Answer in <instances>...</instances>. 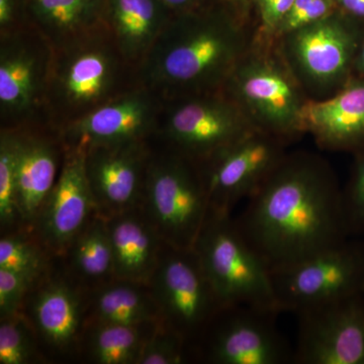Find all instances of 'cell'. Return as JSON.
Listing matches in <instances>:
<instances>
[{"instance_id":"cell-10","label":"cell","mask_w":364,"mask_h":364,"mask_svg":"<svg viewBox=\"0 0 364 364\" xmlns=\"http://www.w3.org/2000/svg\"><path fill=\"white\" fill-rule=\"evenodd\" d=\"M149 287L163 322L186 342L200 339L223 306L193 248L164 244Z\"/></svg>"},{"instance_id":"cell-27","label":"cell","mask_w":364,"mask_h":364,"mask_svg":"<svg viewBox=\"0 0 364 364\" xmlns=\"http://www.w3.org/2000/svg\"><path fill=\"white\" fill-rule=\"evenodd\" d=\"M18 148V130L0 129V225L2 231L21 222L16 200Z\"/></svg>"},{"instance_id":"cell-20","label":"cell","mask_w":364,"mask_h":364,"mask_svg":"<svg viewBox=\"0 0 364 364\" xmlns=\"http://www.w3.org/2000/svg\"><path fill=\"white\" fill-rule=\"evenodd\" d=\"M26 318L36 336L54 350L66 351L78 342L85 306L81 294L65 280L54 279L28 293Z\"/></svg>"},{"instance_id":"cell-23","label":"cell","mask_w":364,"mask_h":364,"mask_svg":"<svg viewBox=\"0 0 364 364\" xmlns=\"http://www.w3.org/2000/svg\"><path fill=\"white\" fill-rule=\"evenodd\" d=\"M105 4L107 0H23V21L55 49L104 26Z\"/></svg>"},{"instance_id":"cell-3","label":"cell","mask_w":364,"mask_h":364,"mask_svg":"<svg viewBox=\"0 0 364 364\" xmlns=\"http://www.w3.org/2000/svg\"><path fill=\"white\" fill-rule=\"evenodd\" d=\"M140 85L136 67L102 26L55 48L46 119L59 130Z\"/></svg>"},{"instance_id":"cell-26","label":"cell","mask_w":364,"mask_h":364,"mask_svg":"<svg viewBox=\"0 0 364 364\" xmlns=\"http://www.w3.org/2000/svg\"><path fill=\"white\" fill-rule=\"evenodd\" d=\"M158 322L146 325L91 323L86 341L88 356L100 364H139L144 345Z\"/></svg>"},{"instance_id":"cell-19","label":"cell","mask_w":364,"mask_h":364,"mask_svg":"<svg viewBox=\"0 0 364 364\" xmlns=\"http://www.w3.org/2000/svg\"><path fill=\"white\" fill-rule=\"evenodd\" d=\"M299 131L310 133L327 149H363L364 81H352L327 100H306Z\"/></svg>"},{"instance_id":"cell-12","label":"cell","mask_w":364,"mask_h":364,"mask_svg":"<svg viewBox=\"0 0 364 364\" xmlns=\"http://www.w3.org/2000/svg\"><path fill=\"white\" fill-rule=\"evenodd\" d=\"M286 142L255 128L198 163L210 208L232 213L240 200H248L287 156Z\"/></svg>"},{"instance_id":"cell-39","label":"cell","mask_w":364,"mask_h":364,"mask_svg":"<svg viewBox=\"0 0 364 364\" xmlns=\"http://www.w3.org/2000/svg\"><path fill=\"white\" fill-rule=\"evenodd\" d=\"M222 1H231V0H222Z\"/></svg>"},{"instance_id":"cell-32","label":"cell","mask_w":364,"mask_h":364,"mask_svg":"<svg viewBox=\"0 0 364 364\" xmlns=\"http://www.w3.org/2000/svg\"><path fill=\"white\" fill-rule=\"evenodd\" d=\"M37 279L23 273L0 268V316L1 318L21 313Z\"/></svg>"},{"instance_id":"cell-11","label":"cell","mask_w":364,"mask_h":364,"mask_svg":"<svg viewBox=\"0 0 364 364\" xmlns=\"http://www.w3.org/2000/svg\"><path fill=\"white\" fill-rule=\"evenodd\" d=\"M277 311L225 306L200 336L203 356L215 364L294 363V348L277 326Z\"/></svg>"},{"instance_id":"cell-13","label":"cell","mask_w":364,"mask_h":364,"mask_svg":"<svg viewBox=\"0 0 364 364\" xmlns=\"http://www.w3.org/2000/svg\"><path fill=\"white\" fill-rule=\"evenodd\" d=\"M296 364H364V294L298 314Z\"/></svg>"},{"instance_id":"cell-29","label":"cell","mask_w":364,"mask_h":364,"mask_svg":"<svg viewBox=\"0 0 364 364\" xmlns=\"http://www.w3.org/2000/svg\"><path fill=\"white\" fill-rule=\"evenodd\" d=\"M0 268L39 279L45 272V254L35 241L23 235L7 234L0 240Z\"/></svg>"},{"instance_id":"cell-15","label":"cell","mask_w":364,"mask_h":364,"mask_svg":"<svg viewBox=\"0 0 364 364\" xmlns=\"http://www.w3.org/2000/svg\"><path fill=\"white\" fill-rule=\"evenodd\" d=\"M152 153L150 141L85 149L86 176L97 215L107 219L141 207Z\"/></svg>"},{"instance_id":"cell-30","label":"cell","mask_w":364,"mask_h":364,"mask_svg":"<svg viewBox=\"0 0 364 364\" xmlns=\"http://www.w3.org/2000/svg\"><path fill=\"white\" fill-rule=\"evenodd\" d=\"M188 342L160 320L144 345L139 364H181L186 359Z\"/></svg>"},{"instance_id":"cell-31","label":"cell","mask_w":364,"mask_h":364,"mask_svg":"<svg viewBox=\"0 0 364 364\" xmlns=\"http://www.w3.org/2000/svg\"><path fill=\"white\" fill-rule=\"evenodd\" d=\"M342 205L349 236L364 235V148L360 150L350 181L342 189Z\"/></svg>"},{"instance_id":"cell-6","label":"cell","mask_w":364,"mask_h":364,"mask_svg":"<svg viewBox=\"0 0 364 364\" xmlns=\"http://www.w3.org/2000/svg\"><path fill=\"white\" fill-rule=\"evenodd\" d=\"M54 48L23 23L0 33V127L49 126L46 100Z\"/></svg>"},{"instance_id":"cell-17","label":"cell","mask_w":364,"mask_h":364,"mask_svg":"<svg viewBox=\"0 0 364 364\" xmlns=\"http://www.w3.org/2000/svg\"><path fill=\"white\" fill-rule=\"evenodd\" d=\"M287 37L296 70L316 87H331L344 78L358 48V35L331 14Z\"/></svg>"},{"instance_id":"cell-33","label":"cell","mask_w":364,"mask_h":364,"mask_svg":"<svg viewBox=\"0 0 364 364\" xmlns=\"http://www.w3.org/2000/svg\"><path fill=\"white\" fill-rule=\"evenodd\" d=\"M334 0H294L274 33L287 36L332 14Z\"/></svg>"},{"instance_id":"cell-22","label":"cell","mask_w":364,"mask_h":364,"mask_svg":"<svg viewBox=\"0 0 364 364\" xmlns=\"http://www.w3.org/2000/svg\"><path fill=\"white\" fill-rule=\"evenodd\" d=\"M173 16L159 0H107L105 25L138 70Z\"/></svg>"},{"instance_id":"cell-1","label":"cell","mask_w":364,"mask_h":364,"mask_svg":"<svg viewBox=\"0 0 364 364\" xmlns=\"http://www.w3.org/2000/svg\"><path fill=\"white\" fill-rule=\"evenodd\" d=\"M235 222L270 272L350 238L336 177L309 153L287 154Z\"/></svg>"},{"instance_id":"cell-25","label":"cell","mask_w":364,"mask_h":364,"mask_svg":"<svg viewBox=\"0 0 364 364\" xmlns=\"http://www.w3.org/2000/svg\"><path fill=\"white\" fill-rule=\"evenodd\" d=\"M64 255L74 277L88 286L100 287L116 279L111 241L102 215L97 214L87 223Z\"/></svg>"},{"instance_id":"cell-35","label":"cell","mask_w":364,"mask_h":364,"mask_svg":"<svg viewBox=\"0 0 364 364\" xmlns=\"http://www.w3.org/2000/svg\"><path fill=\"white\" fill-rule=\"evenodd\" d=\"M23 23V0H0V33Z\"/></svg>"},{"instance_id":"cell-21","label":"cell","mask_w":364,"mask_h":364,"mask_svg":"<svg viewBox=\"0 0 364 364\" xmlns=\"http://www.w3.org/2000/svg\"><path fill=\"white\" fill-rule=\"evenodd\" d=\"M105 222L116 279L149 284L164 243L142 208L112 215Z\"/></svg>"},{"instance_id":"cell-36","label":"cell","mask_w":364,"mask_h":364,"mask_svg":"<svg viewBox=\"0 0 364 364\" xmlns=\"http://www.w3.org/2000/svg\"><path fill=\"white\" fill-rule=\"evenodd\" d=\"M172 14H179L202 7V0H159Z\"/></svg>"},{"instance_id":"cell-37","label":"cell","mask_w":364,"mask_h":364,"mask_svg":"<svg viewBox=\"0 0 364 364\" xmlns=\"http://www.w3.org/2000/svg\"><path fill=\"white\" fill-rule=\"evenodd\" d=\"M347 13L364 18V0H336Z\"/></svg>"},{"instance_id":"cell-38","label":"cell","mask_w":364,"mask_h":364,"mask_svg":"<svg viewBox=\"0 0 364 364\" xmlns=\"http://www.w3.org/2000/svg\"><path fill=\"white\" fill-rule=\"evenodd\" d=\"M358 59V68L364 73V45L363 49L360 50V53H359Z\"/></svg>"},{"instance_id":"cell-2","label":"cell","mask_w":364,"mask_h":364,"mask_svg":"<svg viewBox=\"0 0 364 364\" xmlns=\"http://www.w3.org/2000/svg\"><path fill=\"white\" fill-rule=\"evenodd\" d=\"M246 53L240 26L200 7L172 16L139 66V80L162 100L214 92Z\"/></svg>"},{"instance_id":"cell-8","label":"cell","mask_w":364,"mask_h":364,"mask_svg":"<svg viewBox=\"0 0 364 364\" xmlns=\"http://www.w3.org/2000/svg\"><path fill=\"white\" fill-rule=\"evenodd\" d=\"M279 313L298 314L364 294V242L349 240L270 272Z\"/></svg>"},{"instance_id":"cell-9","label":"cell","mask_w":364,"mask_h":364,"mask_svg":"<svg viewBox=\"0 0 364 364\" xmlns=\"http://www.w3.org/2000/svg\"><path fill=\"white\" fill-rule=\"evenodd\" d=\"M221 90L255 128L287 142L301 133L299 114L306 100L289 71L272 57L246 53Z\"/></svg>"},{"instance_id":"cell-16","label":"cell","mask_w":364,"mask_h":364,"mask_svg":"<svg viewBox=\"0 0 364 364\" xmlns=\"http://www.w3.org/2000/svg\"><path fill=\"white\" fill-rule=\"evenodd\" d=\"M97 214L86 176L85 150L64 146L58 179L33 225L39 240L50 252L64 255L71 242Z\"/></svg>"},{"instance_id":"cell-24","label":"cell","mask_w":364,"mask_h":364,"mask_svg":"<svg viewBox=\"0 0 364 364\" xmlns=\"http://www.w3.org/2000/svg\"><path fill=\"white\" fill-rule=\"evenodd\" d=\"M92 296L91 323L146 325L162 320L149 284L114 279L97 287Z\"/></svg>"},{"instance_id":"cell-34","label":"cell","mask_w":364,"mask_h":364,"mask_svg":"<svg viewBox=\"0 0 364 364\" xmlns=\"http://www.w3.org/2000/svg\"><path fill=\"white\" fill-rule=\"evenodd\" d=\"M263 25L270 32H275L277 26L293 6L294 0H256Z\"/></svg>"},{"instance_id":"cell-18","label":"cell","mask_w":364,"mask_h":364,"mask_svg":"<svg viewBox=\"0 0 364 364\" xmlns=\"http://www.w3.org/2000/svg\"><path fill=\"white\" fill-rule=\"evenodd\" d=\"M16 200L21 221L33 227L43 205L58 179L64 145L51 126L16 129Z\"/></svg>"},{"instance_id":"cell-7","label":"cell","mask_w":364,"mask_h":364,"mask_svg":"<svg viewBox=\"0 0 364 364\" xmlns=\"http://www.w3.org/2000/svg\"><path fill=\"white\" fill-rule=\"evenodd\" d=\"M255 129L222 90L163 100L154 139L200 163Z\"/></svg>"},{"instance_id":"cell-14","label":"cell","mask_w":364,"mask_h":364,"mask_svg":"<svg viewBox=\"0 0 364 364\" xmlns=\"http://www.w3.org/2000/svg\"><path fill=\"white\" fill-rule=\"evenodd\" d=\"M163 100L142 85L59 129L65 147L148 142L156 136Z\"/></svg>"},{"instance_id":"cell-4","label":"cell","mask_w":364,"mask_h":364,"mask_svg":"<svg viewBox=\"0 0 364 364\" xmlns=\"http://www.w3.org/2000/svg\"><path fill=\"white\" fill-rule=\"evenodd\" d=\"M141 208L163 243L193 248L210 210L198 163L166 147L153 151Z\"/></svg>"},{"instance_id":"cell-28","label":"cell","mask_w":364,"mask_h":364,"mask_svg":"<svg viewBox=\"0 0 364 364\" xmlns=\"http://www.w3.org/2000/svg\"><path fill=\"white\" fill-rule=\"evenodd\" d=\"M36 333L21 313L1 318L0 364L31 363L37 356Z\"/></svg>"},{"instance_id":"cell-5","label":"cell","mask_w":364,"mask_h":364,"mask_svg":"<svg viewBox=\"0 0 364 364\" xmlns=\"http://www.w3.org/2000/svg\"><path fill=\"white\" fill-rule=\"evenodd\" d=\"M193 248L223 306H253L279 312L270 269L244 239L232 213L210 208Z\"/></svg>"}]
</instances>
